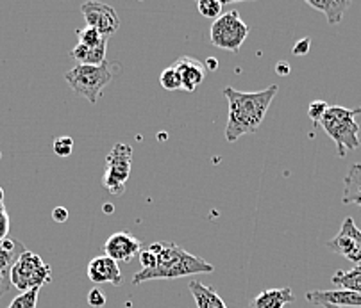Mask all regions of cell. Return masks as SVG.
Segmentation results:
<instances>
[{"label":"cell","mask_w":361,"mask_h":308,"mask_svg":"<svg viewBox=\"0 0 361 308\" xmlns=\"http://www.w3.org/2000/svg\"><path fill=\"white\" fill-rule=\"evenodd\" d=\"M277 91L279 88L276 84L256 93L238 91L235 88L224 89V96L229 103V118L226 127L227 143H235L242 136L257 132Z\"/></svg>","instance_id":"6da1fadb"},{"label":"cell","mask_w":361,"mask_h":308,"mask_svg":"<svg viewBox=\"0 0 361 308\" xmlns=\"http://www.w3.org/2000/svg\"><path fill=\"white\" fill-rule=\"evenodd\" d=\"M149 250L156 255V266L152 269L138 271L133 276V285H140L149 280H173V278L192 276V274H208L215 271L213 264L200 257L192 255L185 248L176 243H152Z\"/></svg>","instance_id":"7a4b0ae2"},{"label":"cell","mask_w":361,"mask_h":308,"mask_svg":"<svg viewBox=\"0 0 361 308\" xmlns=\"http://www.w3.org/2000/svg\"><path fill=\"white\" fill-rule=\"evenodd\" d=\"M361 115V107L347 109L340 105H329L319 127L327 134L336 145L338 157H345L347 152L360 148V125L356 116Z\"/></svg>","instance_id":"3957f363"},{"label":"cell","mask_w":361,"mask_h":308,"mask_svg":"<svg viewBox=\"0 0 361 308\" xmlns=\"http://www.w3.org/2000/svg\"><path fill=\"white\" fill-rule=\"evenodd\" d=\"M115 77L113 66L108 61L100 66L77 65L65 73V80L77 96L88 100L92 105L99 102L100 95Z\"/></svg>","instance_id":"277c9868"},{"label":"cell","mask_w":361,"mask_h":308,"mask_svg":"<svg viewBox=\"0 0 361 308\" xmlns=\"http://www.w3.org/2000/svg\"><path fill=\"white\" fill-rule=\"evenodd\" d=\"M50 280H52V269L49 264L43 262L42 257L29 250L23 251L11 267V285L20 293L42 289Z\"/></svg>","instance_id":"5b68a950"},{"label":"cell","mask_w":361,"mask_h":308,"mask_svg":"<svg viewBox=\"0 0 361 308\" xmlns=\"http://www.w3.org/2000/svg\"><path fill=\"white\" fill-rule=\"evenodd\" d=\"M249 36V25L242 20L238 11H227L213 22L209 29V39L213 46L238 53L243 41Z\"/></svg>","instance_id":"8992f818"},{"label":"cell","mask_w":361,"mask_h":308,"mask_svg":"<svg viewBox=\"0 0 361 308\" xmlns=\"http://www.w3.org/2000/svg\"><path fill=\"white\" fill-rule=\"evenodd\" d=\"M133 148L127 143H116L111 152L106 157V172L102 184L104 189L115 196H120L126 191V184L131 177Z\"/></svg>","instance_id":"52a82bcc"},{"label":"cell","mask_w":361,"mask_h":308,"mask_svg":"<svg viewBox=\"0 0 361 308\" xmlns=\"http://www.w3.org/2000/svg\"><path fill=\"white\" fill-rule=\"evenodd\" d=\"M326 246L327 250L342 255L354 266H361V230L357 229L353 217L343 219L338 236L326 243Z\"/></svg>","instance_id":"ba28073f"},{"label":"cell","mask_w":361,"mask_h":308,"mask_svg":"<svg viewBox=\"0 0 361 308\" xmlns=\"http://www.w3.org/2000/svg\"><path fill=\"white\" fill-rule=\"evenodd\" d=\"M81 11L85 15L86 27L97 29L104 38L109 39V36H113L118 31V15H116L115 8H111L109 4H102V2H85L81 6Z\"/></svg>","instance_id":"9c48e42d"},{"label":"cell","mask_w":361,"mask_h":308,"mask_svg":"<svg viewBox=\"0 0 361 308\" xmlns=\"http://www.w3.org/2000/svg\"><path fill=\"white\" fill-rule=\"evenodd\" d=\"M140 251H142V243L138 237L129 232L113 233L104 244V255H108L115 262H131L136 257H140Z\"/></svg>","instance_id":"30bf717a"},{"label":"cell","mask_w":361,"mask_h":308,"mask_svg":"<svg viewBox=\"0 0 361 308\" xmlns=\"http://www.w3.org/2000/svg\"><path fill=\"white\" fill-rule=\"evenodd\" d=\"M86 274H88L90 282L95 283V285L120 287L123 283V276L118 267V262L109 259L108 255H100L90 260Z\"/></svg>","instance_id":"8fae6325"},{"label":"cell","mask_w":361,"mask_h":308,"mask_svg":"<svg viewBox=\"0 0 361 308\" xmlns=\"http://www.w3.org/2000/svg\"><path fill=\"white\" fill-rule=\"evenodd\" d=\"M23 251L25 248L11 237L0 240V296H4L11 287V267Z\"/></svg>","instance_id":"7c38bea8"},{"label":"cell","mask_w":361,"mask_h":308,"mask_svg":"<svg viewBox=\"0 0 361 308\" xmlns=\"http://www.w3.org/2000/svg\"><path fill=\"white\" fill-rule=\"evenodd\" d=\"M306 300L310 304H334V307L343 308H361V294L350 293V290H312L306 294Z\"/></svg>","instance_id":"4fadbf2b"},{"label":"cell","mask_w":361,"mask_h":308,"mask_svg":"<svg viewBox=\"0 0 361 308\" xmlns=\"http://www.w3.org/2000/svg\"><path fill=\"white\" fill-rule=\"evenodd\" d=\"M172 66L179 73L183 89L188 93H193L199 88L200 84L204 82V79H206V72H208L204 63L197 61L195 58H190V56H183Z\"/></svg>","instance_id":"5bb4252c"},{"label":"cell","mask_w":361,"mask_h":308,"mask_svg":"<svg viewBox=\"0 0 361 308\" xmlns=\"http://www.w3.org/2000/svg\"><path fill=\"white\" fill-rule=\"evenodd\" d=\"M295 296L290 287H277V289L263 290L250 301V308H285V304L293 303Z\"/></svg>","instance_id":"9a60e30c"},{"label":"cell","mask_w":361,"mask_h":308,"mask_svg":"<svg viewBox=\"0 0 361 308\" xmlns=\"http://www.w3.org/2000/svg\"><path fill=\"white\" fill-rule=\"evenodd\" d=\"M106 52H108V39L97 46H86L77 43L72 49L70 56L77 61V65L100 66L106 63Z\"/></svg>","instance_id":"2e32d148"},{"label":"cell","mask_w":361,"mask_h":308,"mask_svg":"<svg viewBox=\"0 0 361 308\" xmlns=\"http://www.w3.org/2000/svg\"><path fill=\"white\" fill-rule=\"evenodd\" d=\"M307 6H312L317 11L324 13L329 25L342 23L343 15L350 8L349 0H306Z\"/></svg>","instance_id":"e0dca14e"},{"label":"cell","mask_w":361,"mask_h":308,"mask_svg":"<svg viewBox=\"0 0 361 308\" xmlns=\"http://www.w3.org/2000/svg\"><path fill=\"white\" fill-rule=\"evenodd\" d=\"M188 289L192 293L193 300H195L197 308H227V304L224 303L220 294L213 287L204 285V283L193 280V282L188 283Z\"/></svg>","instance_id":"ac0fdd59"},{"label":"cell","mask_w":361,"mask_h":308,"mask_svg":"<svg viewBox=\"0 0 361 308\" xmlns=\"http://www.w3.org/2000/svg\"><path fill=\"white\" fill-rule=\"evenodd\" d=\"M343 198L345 205H360L361 207V164H353L349 167V173L343 179Z\"/></svg>","instance_id":"d6986e66"},{"label":"cell","mask_w":361,"mask_h":308,"mask_svg":"<svg viewBox=\"0 0 361 308\" xmlns=\"http://www.w3.org/2000/svg\"><path fill=\"white\" fill-rule=\"evenodd\" d=\"M331 283L342 290L361 294V266H354L350 271H336L331 276Z\"/></svg>","instance_id":"ffe728a7"},{"label":"cell","mask_w":361,"mask_h":308,"mask_svg":"<svg viewBox=\"0 0 361 308\" xmlns=\"http://www.w3.org/2000/svg\"><path fill=\"white\" fill-rule=\"evenodd\" d=\"M159 84H161V88L166 89V91H179V89H183L179 73H177V70L172 65L163 70L161 75H159Z\"/></svg>","instance_id":"44dd1931"},{"label":"cell","mask_w":361,"mask_h":308,"mask_svg":"<svg viewBox=\"0 0 361 308\" xmlns=\"http://www.w3.org/2000/svg\"><path fill=\"white\" fill-rule=\"evenodd\" d=\"M197 9H199V13L204 16V18L216 20L219 16H222L224 4L222 2H219V0H199V2H197Z\"/></svg>","instance_id":"7402d4cb"},{"label":"cell","mask_w":361,"mask_h":308,"mask_svg":"<svg viewBox=\"0 0 361 308\" xmlns=\"http://www.w3.org/2000/svg\"><path fill=\"white\" fill-rule=\"evenodd\" d=\"M77 38H79V43H81V45H86V46H97L108 39L100 34L97 29H93V27H85V29H79V31H77Z\"/></svg>","instance_id":"603a6c76"},{"label":"cell","mask_w":361,"mask_h":308,"mask_svg":"<svg viewBox=\"0 0 361 308\" xmlns=\"http://www.w3.org/2000/svg\"><path fill=\"white\" fill-rule=\"evenodd\" d=\"M38 294L39 289L20 293L18 296L9 303L8 308H36V304H38Z\"/></svg>","instance_id":"cb8c5ba5"},{"label":"cell","mask_w":361,"mask_h":308,"mask_svg":"<svg viewBox=\"0 0 361 308\" xmlns=\"http://www.w3.org/2000/svg\"><path fill=\"white\" fill-rule=\"evenodd\" d=\"M52 152L56 153L61 159H66V157L72 155L73 152V139L68 136H59L52 141Z\"/></svg>","instance_id":"d4e9b609"},{"label":"cell","mask_w":361,"mask_h":308,"mask_svg":"<svg viewBox=\"0 0 361 308\" xmlns=\"http://www.w3.org/2000/svg\"><path fill=\"white\" fill-rule=\"evenodd\" d=\"M327 109H329V105H327L324 100H315V102L310 103V107H307V116H310V118L313 120V123L319 127L320 120L324 118V115H326Z\"/></svg>","instance_id":"484cf974"},{"label":"cell","mask_w":361,"mask_h":308,"mask_svg":"<svg viewBox=\"0 0 361 308\" xmlns=\"http://www.w3.org/2000/svg\"><path fill=\"white\" fill-rule=\"evenodd\" d=\"M88 304L93 308H102L106 304V296L102 294V290L93 287L88 294Z\"/></svg>","instance_id":"4316f807"},{"label":"cell","mask_w":361,"mask_h":308,"mask_svg":"<svg viewBox=\"0 0 361 308\" xmlns=\"http://www.w3.org/2000/svg\"><path fill=\"white\" fill-rule=\"evenodd\" d=\"M140 264H142V269L147 271V269H152L154 266H156V255H154L152 251L147 248V250L140 251Z\"/></svg>","instance_id":"83f0119b"},{"label":"cell","mask_w":361,"mask_h":308,"mask_svg":"<svg viewBox=\"0 0 361 308\" xmlns=\"http://www.w3.org/2000/svg\"><path fill=\"white\" fill-rule=\"evenodd\" d=\"M9 232V216L6 212V207L4 203L0 205V240H4L8 237Z\"/></svg>","instance_id":"f1b7e54d"},{"label":"cell","mask_w":361,"mask_h":308,"mask_svg":"<svg viewBox=\"0 0 361 308\" xmlns=\"http://www.w3.org/2000/svg\"><path fill=\"white\" fill-rule=\"evenodd\" d=\"M310 49H312V39L302 38L299 43H295L292 52L295 53V56H306V53L310 52Z\"/></svg>","instance_id":"f546056e"},{"label":"cell","mask_w":361,"mask_h":308,"mask_svg":"<svg viewBox=\"0 0 361 308\" xmlns=\"http://www.w3.org/2000/svg\"><path fill=\"white\" fill-rule=\"evenodd\" d=\"M52 219H54L56 223H65V221L68 219V210H66L65 207H56V209L52 210Z\"/></svg>","instance_id":"4dcf8cb0"},{"label":"cell","mask_w":361,"mask_h":308,"mask_svg":"<svg viewBox=\"0 0 361 308\" xmlns=\"http://www.w3.org/2000/svg\"><path fill=\"white\" fill-rule=\"evenodd\" d=\"M290 70H292V68H290L288 63H285V61L277 63V65H276V73H277V75H281V77L288 75Z\"/></svg>","instance_id":"1f68e13d"},{"label":"cell","mask_w":361,"mask_h":308,"mask_svg":"<svg viewBox=\"0 0 361 308\" xmlns=\"http://www.w3.org/2000/svg\"><path fill=\"white\" fill-rule=\"evenodd\" d=\"M204 66H206V68H209V72H213V70L219 68V61H216V59H213V58H209L208 61L204 63Z\"/></svg>","instance_id":"d6a6232c"},{"label":"cell","mask_w":361,"mask_h":308,"mask_svg":"<svg viewBox=\"0 0 361 308\" xmlns=\"http://www.w3.org/2000/svg\"><path fill=\"white\" fill-rule=\"evenodd\" d=\"M2 203H4V189L0 187V205H2Z\"/></svg>","instance_id":"836d02e7"},{"label":"cell","mask_w":361,"mask_h":308,"mask_svg":"<svg viewBox=\"0 0 361 308\" xmlns=\"http://www.w3.org/2000/svg\"><path fill=\"white\" fill-rule=\"evenodd\" d=\"M324 308H343V307H334V304H322Z\"/></svg>","instance_id":"e575fe53"}]
</instances>
